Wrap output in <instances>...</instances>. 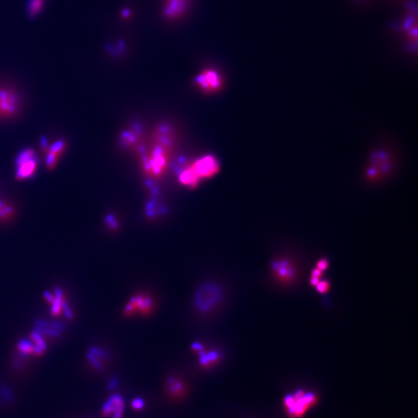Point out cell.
<instances>
[{
  "label": "cell",
  "mask_w": 418,
  "mask_h": 418,
  "mask_svg": "<svg viewBox=\"0 0 418 418\" xmlns=\"http://www.w3.org/2000/svg\"><path fill=\"white\" fill-rule=\"evenodd\" d=\"M117 384H118V382H117V379H113V380L110 382V384L108 388H109L110 389H115V387L117 386Z\"/></svg>",
  "instance_id": "21"
},
{
  "label": "cell",
  "mask_w": 418,
  "mask_h": 418,
  "mask_svg": "<svg viewBox=\"0 0 418 418\" xmlns=\"http://www.w3.org/2000/svg\"><path fill=\"white\" fill-rule=\"evenodd\" d=\"M15 177L17 181H26L35 176L39 166V158L33 148L23 149L16 157Z\"/></svg>",
  "instance_id": "5"
},
{
  "label": "cell",
  "mask_w": 418,
  "mask_h": 418,
  "mask_svg": "<svg viewBox=\"0 0 418 418\" xmlns=\"http://www.w3.org/2000/svg\"><path fill=\"white\" fill-rule=\"evenodd\" d=\"M144 401L141 398L135 399L132 402V407L136 410H141L144 407Z\"/></svg>",
  "instance_id": "19"
},
{
  "label": "cell",
  "mask_w": 418,
  "mask_h": 418,
  "mask_svg": "<svg viewBox=\"0 0 418 418\" xmlns=\"http://www.w3.org/2000/svg\"><path fill=\"white\" fill-rule=\"evenodd\" d=\"M225 298L222 287L214 281H207L199 287L193 297V308L198 315L208 316L220 307Z\"/></svg>",
  "instance_id": "2"
},
{
  "label": "cell",
  "mask_w": 418,
  "mask_h": 418,
  "mask_svg": "<svg viewBox=\"0 0 418 418\" xmlns=\"http://www.w3.org/2000/svg\"><path fill=\"white\" fill-rule=\"evenodd\" d=\"M191 349L197 354L205 350V346H204V345L202 344V343H198V342L193 343V344L191 345Z\"/></svg>",
  "instance_id": "20"
},
{
  "label": "cell",
  "mask_w": 418,
  "mask_h": 418,
  "mask_svg": "<svg viewBox=\"0 0 418 418\" xmlns=\"http://www.w3.org/2000/svg\"><path fill=\"white\" fill-rule=\"evenodd\" d=\"M395 160L391 150L384 147L372 150L364 174V179L370 184H376L392 175Z\"/></svg>",
  "instance_id": "1"
},
{
  "label": "cell",
  "mask_w": 418,
  "mask_h": 418,
  "mask_svg": "<svg viewBox=\"0 0 418 418\" xmlns=\"http://www.w3.org/2000/svg\"><path fill=\"white\" fill-rule=\"evenodd\" d=\"M22 107L23 100L16 89L0 86V122L16 118L21 113Z\"/></svg>",
  "instance_id": "4"
},
{
  "label": "cell",
  "mask_w": 418,
  "mask_h": 418,
  "mask_svg": "<svg viewBox=\"0 0 418 418\" xmlns=\"http://www.w3.org/2000/svg\"><path fill=\"white\" fill-rule=\"evenodd\" d=\"M194 82L204 93L208 95L219 92L223 85L221 76L212 69L205 70L201 72L196 77Z\"/></svg>",
  "instance_id": "7"
},
{
  "label": "cell",
  "mask_w": 418,
  "mask_h": 418,
  "mask_svg": "<svg viewBox=\"0 0 418 418\" xmlns=\"http://www.w3.org/2000/svg\"><path fill=\"white\" fill-rule=\"evenodd\" d=\"M166 386L170 392L174 395H179L184 391V385L182 382L175 377L168 378L166 380Z\"/></svg>",
  "instance_id": "15"
},
{
  "label": "cell",
  "mask_w": 418,
  "mask_h": 418,
  "mask_svg": "<svg viewBox=\"0 0 418 418\" xmlns=\"http://www.w3.org/2000/svg\"><path fill=\"white\" fill-rule=\"evenodd\" d=\"M50 145V144L49 143L48 140L45 136H42L40 140V150H41V154L44 157H45L46 154H47Z\"/></svg>",
  "instance_id": "18"
},
{
  "label": "cell",
  "mask_w": 418,
  "mask_h": 418,
  "mask_svg": "<svg viewBox=\"0 0 418 418\" xmlns=\"http://www.w3.org/2000/svg\"><path fill=\"white\" fill-rule=\"evenodd\" d=\"M316 402V396L312 393H303L297 391L293 395H289L285 398L284 404L288 410V414L293 417H298L307 411L309 407Z\"/></svg>",
  "instance_id": "6"
},
{
  "label": "cell",
  "mask_w": 418,
  "mask_h": 418,
  "mask_svg": "<svg viewBox=\"0 0 418 418\" xmlns=\"http://www.w3.org/2000/svg\"><path fill=\"white\" fill-rule=\"evenodd\" d=\"M68 148L66 141L63 139L58 140L51 143L48 151L45 157L46 168L49 171H53L59 165V161L65 155Z\"/></svg>",
  "instance_id": "8"
},
{
  "label": "cell",
  "mask_w": 418,
  "mask_h": 418,
  "mask_svg": "<svg viewBox=\"0 0 418 418\" xmlns=\"http://www.w3.org/2000/svg\"><path fill=\"white\" fill-rule=\"evenodd\" d=\"M16 208L13 203L5 199H0V222H7L14 218Z\"/></svg>",
  "instance_id": "12"
},
{
  "label": "cell",
  "mask_w": 418,
  "mask_h": 418,
  "mask_svg": "<svg viewBox=\"0 0 418 418\" xmlns=\"http://www.w3.org/2000/svg\"><path fill=\"white\" fill-rule=\"evenodd\" d=\"M124 410V400L118 394H115L108 399L102 407V413L112 418H122Z\"/></svg>",
  "instance_id": "10"
},
{
  "label": "cell",
  "mask_w": 418,
  "mask_h": 418,
  "mask_svg": "<svg viewBox=\"0 0 418 418\" xmlns=\"http://www.w3.org/2000/svg\"><path fill=\"white\" fill-rule=\"evenodd\" d=\"M105 224L108 226V229L113 231L117 230L120 226L118 220L116 218V216L113 215H108L105 217Z\"/></svg>",
  "instance_id": "17"
},
{
  "label": "cell",
  "mask_w": 418,
  "mask_h": 418,
  "mask_svg": "<svg viewBox=\"0 0 418 418\" xmlns=\"http://www.w3.org/2000/svg\"><path fill=\"white\" fill-rule=\"evenodd\" d=\"M107 358H108V355L106 352L98 349H92L90 355H89L91 363L97 370H102L103 361H105Z\"/></svg>",
  "instance_id": "14"
},
{
  "label": "cell",
  "mask_w": 418,
  "mask_h": 418,
  "mask_svg": "<svg viewBox=\"0 0 418 418\" xmlns=\"http://www.w3.org/2000/svg\"><path fill=\"white\" fill-rule=\"evenodd\" d=\"M198 355H199V364L202 367H205V368L215 365L221 358V352L215 350V349L209 351L204 350L199 352Z\"/></svg>",
  "instance_id": "11"
},
{
  "label": "cell",
  "mask_w": 418,
  "mask_h": 418,
  "mask_svg": "<svg viewBox=\"0 0 418 418\" xmlns=\"http://www.w3.org/2000/svg\"><path fill=\"white\" fill-rule=\"evenodd\" d=\"M45 0H29L28 2V13L31 17H35L39 14L44 7Z\"/></svg>",
  "instance_id": "16"
},
{
  "label": "cell",
  "mask_w": 418,
  "mask_h": 418,
  "mask_svg": "<svg viewBox=\"0 0 418 418\" xmlns=\"http://www.w3.org/2000/svg\"><path fill=\"white\" fill-rule=\"evenodd\" d=\"M129 301L134 305L136 312L142 316H148L154 309V300L150 294L139 293L132 296Z\"/></svg>",
  "instance_id": "9"
},
{
  "label": "cell",
  "mask_w": 418,
  "mask_h": 418,
  "mask_svg": "<svg viewBox=\"0 0 418 418\" xmlns=\"http://www.w3.org/2000/svg\"><path fill=\"white\" fill-rule=\"evenodd\" d=\"M219 171V164L212 156H206L196 160L184 168L179 175V181L183 185L196 187L199 181L212 178Z\"/></svg>",
  "instance_id": "3"
},
{
  "label": "cell",
  "mask_w": 418,
  "mask_h": 418,
  "mask_svg": "<svg viewBox=\"0 0 418 418\" xmlns=\"http://www.w3.org/2000/svg\"><path fill=\"white\" fill-rule=\"evenodd\" d=\"M186 7V0H168L165 13L169 17H176L184 12Z\"/></svg>",
  "instance_id": "13"
}]
</instances>
